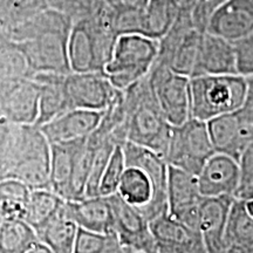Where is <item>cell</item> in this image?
<instances>
[{
	"label": "cell",
	"mask_w": 253,
	"mask_h": 253,
	"mask_svg": "<svg viewBox=\"0 0 253 253\" xmlns=\"http://www.w3.org/2000/svg\"><path fill=\"white\" fill-rule=\"evenodd\" d=\"M203 196L197 176L178 168H168V213L198 232V213Z\"/></svg>",
	"instance_id": "11"
},
{
	"label": "cell",
	"mask_w": 253,
	"mask_h": 253,
	"mask_svg": "<svg viewBox=\"0 0 253 253\" xmlns=\"http://www.w3.org/2000/svg\"><path fill=\"white\" fill-rule=\"evenodd\" d=\"M65 202L52 189H32L24 220L38 232L55 216Z\"/></svg>",
	"instance_id": "26"
},
{
	"label": "cell",
	"mask_w": 253,
	"mask_h": 253,
	"mask_svg": "<svg viewBox=\"0 0 253 253\" xmlns=\"http://www.w3.org/2000/svg\"><path fill=\"white\" fill-rule=\"evenodd\" d=\"M130 253H135V252H130Z\"/></svg>",
	"instance_id": "46"
},
{
	"label": "cell",
	"mask_w": 253,
	"mask_h": 253,
	"mask_svg": "<svg viewBox=\"0 0 253 253\" xmlns=\"http://www.w3.org/2000/svg\"><path fill=\"white\" fill-rule=\"evenodd\" d=\"M87 140L50 144V189L65 201L68 198L73 172Z\"/></svg>",
	"instance_id": "21"
},
{
	"label": "cell",
	"mask_w": 253,
	"mask_h": 253,
	"mask_svg": "<svg viewBox=\"0 0 253 253\" xmlns=\"http://www.w3.org/2000/svg\"><path fill=\"white\" fill-rule=\"evenodd\" d=\"M69 213L80 229L93 232H114V214L109 197L96 196L66 201Z\"/></svg>",
	"instance_id": "20"
},
{
	"label": "cell",
	"mask_w": 253,
	"mask_h": 253,
	"mask_svg": "<svg viewBox=\"0 0 253 253\" xmlns=\"http://www.w3.org/2000/svg\"><path fill=\"white\" fill-rule=\"evenodd\" d=\"M233 197H204L199 207L198 233L207 253H221Z\"/></svg>",
	"instance_id": "18"
},
{
	"label": "cell",
	"mask_w": 253,
	"mask_h": 253,
	"mask_svg": "<svg viewBox=\"0 0 253 253\" xmlns=\"http://www.w3.org/2000/svg\"><path fill=\"white\" fill-rule=\"evenodd\" d=\"M1 221H2V219H1V217H0V224H1Z\"/></svg>",
	"instance_id": "45"
},
{
	"label": "cell",
	"mask_w": 253,
	"mask_h": 253,
	"mask_svg": "<svg viewBox=\"0 0 253 253\" xmlns=\"http://www.w3.org/2000/svg\"><path fill=\"white\" fill-rule=\"evenodd\" d=\"M66 74L38 73L33 77L40 88L39 113L36 126H41L53 119L72 110L65 88Z\"/></svg>",
	"instance_id": "19"
},
{
	"label": "cell",
	"mask_w": 253,
	"mask_h": 253,
	"mask_svg": "<svg viewBox=\"0 0 253 253\" xmlns=\"http://www.w3.org/2000/svg\"><path fill=\"white\" fill-rule=\"evenodd\" d=\"M246 253H253V250H251V251H249V252H246Z\"/></svg>",
	"instance_id": "43"
},
{
	"label": "cell",
	"mask_w": 253,
	"mask_h": 253,
	"mask_svg": "<svg viewBox=\"0 0 253 253\" xmlns=\"http://www.w3.org/2000/svg\"><path fill=\"white\" fill-rule=\"evenodd\" d=\"M73 23L52 8L9 25L4 36L21 50L33 77L38 73H71L68 37Z\"/></svg>",
	"instance_id": "1"
},
{
	"label": "cell",
	"mask_w": 253,
	"mask_h": 253,
	"mask_svg": "<svg viewBox=\"0 0 253 253\" xmlns=\"http://www.w3.org/2000/svg\"><path fill=\"white\" fill-rule=\"evenodd\" d=\"M109 8L126 9V8H143L147 6L149 0H104Z\"/></svg>",
	"instance_id": "39"
},
{
	"label": "cell",
	"mask_w": 253,
	"mask_h": 253,
	"mask_svg": "<svg viewBox=\"0 0 253 253\" xmlns=\"http://www.w3.org/2000/svg\"><path fill=\"white\" fill-rule=\"evenodd\" d=\"M214 153L207 122L191 118L181 126H172L166 162L197 176Z\"/></svg>",
	"instance_id": "8"
},
{
	"label": "cell",
	"mask_w": 253,
	"mask_h": 253,
	"mask_svg": "<svg viewBox=\"0 0 253 253\" xmlns=\"http://www.w3.org/2000/svg\"><path fill=\"white\" fill-rule=\"evenodd\" d=\"M233 43L236 49L237 74L244 78L253 77V33Z\"/></svg>",
	"instance_id": "37"
},
{
	"label": "cell",
	"mask_w": 253,
	"mask_h": 253,
	"mask_svg": "<svg viewBox=\"0 0 253 253\" xmlns=\"http://www.w3.org/2000/svg\"><path fill=\"white\" fill-rule=\"evenodd\" d=\"M123 91L126 142L155 151L166 161L172 126L158 106L148 75Z\"/></svg>",
	"instance_id": "3"
},
{
	"label": "cell",
	"mask_w": 253,
	"mask_h": 253,
	"mask_svg": "<svg viewBox=\"0 0 253 253\" xmlns=\"http://www.w3.org/2000/svg\"><path fill=\"white\" fill-rule=\"evenodd\" d=\"M207 32L231 42L253 33V0H225L209 21Z\"/></svg>",
	"instance_id": "16"
},
{
	"label": "cell",
	"mask_w": 253,
	"mask_h": 253,
	"mask_svg": "<svg viewBox=\"0 0 253 253\" xmlns=\"http://www.w3.org/2000/svg\"><path fill=\"white\" fill-rule=\"evenodd\" d=\"M20 126L0 118V179H4L7 175Z\"/></svg>",
	"instance_id": "35"
},
{
	"label": "cell",
	"mask_w": 253,
	"mask_h": 253,
	"mask_svg": "<svg viewBox=\"0 0 253 253\" xmlns=\"http://www.w3.org/2000/svg\"><path fill=\"white\" fill-rule=\"evenodd\" d=\"M48 7L67 17L72 23L96 14L106 5L104 0H47Z\"/></svg>",
	"instance_id": "31"
},
{
	"label": "cell",
	"mask_w": 253,
	"mask_h": 253,
	"mask_svg": "<svg viewBox=\"0 0 253 253\" xmlns=\"http://www.w3.org/2000/svg\"><path fill=\"white\" fill-rule=\"evenodd\" d=\"M38 243L36 230L24 219H5L0 224V253H27Z\"/></svg>",
	"instance_id": "27"
},
{
	"label": "cell",
	"mask_w": 253,
	"mask_h": 253,
	"mask_svg": "<svg viewBox=\"0 0 253 253\" xmlns=\"http://www.w3.org/2000/svg\"><path fill=\"white\" fill-rule=\"evenodd\" d=\"M240 184L236 198L246 199L253 196V143L243 151L239 161Z\"/></svg>",
	"instance_id": "36"
},
{
	"label": "cell",
	"mask_w": 253,
	"mask_h": 253,
	"mask_svg": "<svg viewBox=\"0 0 253 253\" xmlns=\"http://www.w3.org/2000/svg\"><path fill=\"white\" fill-rule=\"evenodd\" d=\"M27 253H52V251L46 245H43L42 243H38Z\"/></svg>",
	"instance_id": "40"
},
{
	"label": "cell",
	"mask_w": 253,
	"mask_h": 253,
	"mask_svg": "<svg viewBox=\"0 0 253 253\" xmlns=\"http://www.w3.org/2000/svg\"><path fill=\"white\" fill-rule=\"evenodd\" d=\"M246 80H248V86H249L250 94L253 95V77L246 78Z\"/></svg>",
	"instance_id": "42"
},
{
	"label": "cell",
	"mask_w": 253,
	"mask_h": 253,
	"mask_svg": "<svg viewBox=\"0 0 253 253\" xmlns=\"http://www.w3.org/2000/svg\"><path fill=\"white\" fill-rule=\"evenodd\" d=\"M126 161L121 145H118L113 151L106 170H104L100 184V196L109 197L118 194L123 172L126 170Z\"/></svg>",
	"instance_id": "34"
},
{
	"label": "cell",
	"mask_w": 253,
	"mask_h": 253,
	"mask_svg": "<svg viewBox=\"0 0 253 253\" xmlns=\"http://www.w3.org/2000/svg\"><path fill=\"white\" fill-rule=\"evenodd\" d=\"M242 201H243V205H244V209H245L246 212H248L251 217H253V197L242 199Z\"/></svg>",
	"instance_id": "41"
},
{
	"label": "cell",
	"mask_w": 253,
	"mask_h": 253,
	"mask_svg": "<svg viewBox=\"0 0 253 253\" xmlns=\"http://www.w3.org/2000/svg\"><path fill=\"white\" fill-rule=\"evenodd\" d=\"M149 226L155 239L154 253H207L201 235L168 211L153 218Z\"/></svg>",
	"instance_id": "14"
},
{
	"label": "cell",
	"mask_w": 253,
	"mask_h": 253,
	"mask_svg": "<svg viewBox=\"0 0 253 253\" xmlns=\"http://www.w3.org/2000/svg\"><path fill=\"white\" fill-rule=\"evenodd\" d=\"M207 126L214 151L239 161L244 147L240 141L236 112L210 120Z\"/></svg>",
	"instance_id": "25"
},
{
	"label": "cell",
	"mask_w": 253,
	"mask_h": 253,
	"mask_svg": "<svg viewBox=\"0 0 253 253\" xmlns=\"http://www.w3.org/2000/svg\"><path fill=\"white\" fill-rule=\"evenodd\" d=\"M199 191L203 197L236 198L240 184L238 161L214 153L197 175Z\"/></svg>",
	"instance_id": "15"
},
{
	"label": "cell",
	"mask_w": 253,
	"mask_h": 253,
	"mask_svg": "<svg viewBox=\"0 0 253 253\" xmlns=\"http://www.w3.org/2000/svg\"><path fill=\"white\" fill-rule=\"evenodd\" d=\"M31 190L17 179H0V217L2 220L24 219Z\"/></svg>",
	"instance_id": "29"
},
{
	"label": "cell",
	"mask_w": 253,
	"mask_h": 253,
	"mask_svg": "<svg viewBox=\"0 0 253 253\" xmlns=\"http://www.w3.org/2000/svg\"><path fill=\"white\" fill-rule=\"evenodd\" d=\"M65 88L72 109L104 112L120 93L104 73H68Z\"/></svg>",
	"instance_id": "12"
},
{
	"label": "cell",
	"mask_w": 253,
	"mask_h": 253,
	"mask_svg": "<svg viewBox=\"0 0 253 253\" xmlns=\"http://www.w3.org/2000/svg\"><path fill=\"white\" fill-rule=\"evenodd\" d=\"M253 250V217L246 212L243 201L233 199L227 218L221 253H246Z\"/></svg>",
	"instance_id": "24"
},
{
	"label": "cell",
	"mask_w": 253,
	"mask_h": 253,
	"mask_svg": "<svg viewBox=\"0 0 253 253\" xmlns=\"http://www.w3.org/2000/svg\"><path fill=\"white\" fill-rule=\"evenodd\" d=\"M109 201L114 214L113 231L122 245L135 253H154L155 239L149 220L118 194L109 196Z\"/></svg>",
	"instance_id": "13"
},
{
	"label": "cell",
	"mask_w": 253,
	"mask_h": 253,
	"mask_svg": "<svg viewBox=\"0 0 253 253\" xmlns=\"http://www.w3.org/2000/svg\"><path fill=\"white\" fill-rule=\"evenodd\" d=\"M223 1H225V0H223Z\"/></svg>",
	"instance_id": "47"
},
{
	"label": "cell",
	"mask_w": 253,
	"mask_h": 253,
	"mask_svg": "<svg viewBox=\"0 0 253 253\" xmlns=\"http://www.w3.org/2000/svg\"><path fill=\"white\" fill-rule=\"evenodd\" d=\"M1 4H2V1H1V0H0V7H1Z\"/></svg>",
	"instance_id": "44"
},
{
	"label": "cell",
	"mask_w": 253,
	"mask_h": 253,
	"mask_svg": "<svg viewBox=\"0 0 253 253\" xmlns=\"http://www.w3.org/2000/svg\"><path fill=\"white\" fill-rule=\"evenodd\" d=\"M236 114L240 141L245 150L250 144L253 143V95L249 94L244 106L237 110Z\"/></svg>",
	"instance_id": "38"
},
{
	"label": "cell",
	"mask_w": 253,
	"mask_h": 253,
	"mask_svg": "<svg viewBox=\"0 0 253 253\" xmlns=\"http://www.w3.org/2000/svg\"><path fill=\"white\" fill-rule=\"evenodd\" d=\"M160 53V40L141 34L120 36L104 74L116 89L126 90L149 74Z\"/></svg>",
	"instance_id": "7"
},
{
	"label": "cell",
	"mask_w": 253,
	"mask_h": 253,
	"mask_svg": "<svg viewBox=\"0 0 253 253\" xmlns=\"http://www.w3.org/2000/svg\"><path fill=\"white\" fill-rule=\"evenodd\" d=\"M237 74L235 43L205 32L202 40L199 75Z\"/></svg>",
	"instance_id": "22"
},
{
	"label": "cell",
	"mask_w": 253,
	"mask_h": 253,
	"mask_svg": "<svg viewBox=\"0 0 253 253\" xmlns=\"http://www.w3.org/2000/svg\"><path fill=\"white\" fill-rule=\"evenodd\" d=\"M103 112L72 109L39 126L49 144L87 140L95 131Z\"/></svg>",
	"instance_id": "17"
},
{
	"label": "cell",
	"mask_w": 253,
	"mask_h": 253,
	"mask_svg": "<svg viewBox=\"0 0 253 253\" xmlns=\"http://www.w3.org/2000/svg\"><path fill=\"white\" fill-rule=\"evenodd\" d=\"M148 78L158 106L170 125L178 126L191 119V95L188 77L156 61Z\"/></svg>",
	"instance_id": "9"
},
{
	"label": "cell",
	"mask_w": 253,
	"mask_h": 253,
	"mask_svg": "<svg viewBox=\"0 0 253 253\" xmlns=\"http://www.w3.org/2000/svg\"><path fill=\"white\" fill-rule=\"evenodd\" d=\"M178 13L170 0H149L143 8L144 37L162 39L175 24Z\"/></svg>",
	"instance_id": "28"
},
{
	"label": "cell",
	"mask_w": 253,
	"mask_h": 253,
	"mask_svg": "<svg viewBox=\"0 0 253 253\" xmlns=\"http://www.w3.org/2000/svg\"><path fill=\"white\" fill-rule=\"evenodd\" d=\"M115 232L100 233L79 227L74 253H130Z\"/></svg>",
	"instance_id": "30"
},
{
	"label": "cell",
	"mask_w": 253,
	"mask_h": 253,
	"mask_svg": "<svg viewBox=\"0 0 253 253\" xmlns=\"http://www.w3.org/2000/svg\"><path fill=\"white\" fill-rule=\"evenodd\" d=\"M252 197H253V196H252ZM250 198H251V197H250Z\"/></svg>",
	"instance_id": "48"
},
{
	"label": "cell",
	"mask_w": 253,
	"mask_h": 253,
	"mask_svg": "<svg viewBox=\"0 0 253 253\" xmlns=\"http://www.w3.org/2000/svg\"><path fill=\"white\" fill-rule=\"evenodd\" d=\"M118 38L112 23V9L107 5L96 14L73 23L67 45L71 71L104 73Z\"/></svg>",
	"instance_id": "4"
},
{
	"label": "cell",
	"mask_w": 253,
	"mask_h": 253,
	"mask_svg": "<svg viewBox=\"0 0 253 253\" xmlns=\"http://www.w3.org/2000/svg\"><path fill=\"white\" fill-rule=\"evenodd\" d=\"M40 88L33 78L0 80V118L15 125H36Z\"/></svg>",
	"instance_id": "10"
},
{
	"label": "cell",
	"mask_w": 253,
	"mask_h": 253,
	"mask_svg": "<svg viewBox=\"0 0 253 253\" xmlns=\"http://www.w3.org/2000/svg\"><path fill=\"white\" fill-rule=\"evenodd\" d=\"M30 189H50V144L36 125L20 126L7 175Z\"/></svg>",
	"instance_id": "6"
},
{
	"label": "cell",
	"mask_w": 253,
	"mask_h": 253,
	"mask_svg": "<svg viewBox=\"0 0 253 253\" xmlns=\"http://www.w3.org/2000/svg\"><path fill=\"white\" fill-rule=\"evenodd\" d=\"M46 8H48L47 0H2L1 12L5 28L40 13Z\"/></svg>",
	"instance_id": "32"
},
{
	"label": "cell",
	"mask_w": 253,
	"mask_h": 253,
	"mask_svg": "<svg viewBox=\"0 0 253 253\" xmlns=\"http://www.w3.org/2000/svg\"><path fill=\"white\" fill-rule=\"evenodd\" d=\"M116 147L118 145L114 144L110 141H106L102 144L94 147V160L93 164H91L89 178H88L86 188V196L84 197H96V196H100L101 179H102L103 172L106 170L107 164L109 162L110 156H112L113 151L115 150Z\"/></svg>",
	"instance_id": "33"
},
{
	"label": "cell",
	"mask_w": 253,
	"mask_h": 253,
	"mask_svg": "<svg viewBox=\"0 0 253 253\" xmlns=\"http://www.w3.org/2000/svg\"><path fill=\"white\" fill-rule=\"evenodd\" d=\"M121 148L126 167L118 195L150 221L168 211L169 166L162 156L145 147L125 142Z\"/></svg>",
	"instance_id": "2"
},
{
	"label": "cell",
	"mask_w": 253,
	"mask_h": 253,
	"mask_svg": "<svg viewBox=\"0 0 253 253\" xmlns=\"http://www.w3.org/2000/svg\"><path fill=\"white\" fill-rule=\"evenodd\" d=\"M79 226L73 219L67 208L62 205L55 216L37 232L40 243L46 245L52 253H74Z\"/></svg>",
	"instance_id": "23"
},
{
	"label": "cell",
	"mask_w": 253,
	"mask_h": 253,
	"mask_svg": "<svg viewBox=\"0 0 253 253\" xmlns=\"http://www.w3.org/2000/svg\"><path fill=\"white\" fill-rule=\"evenodd\" d=\"M246 78L239 74L199 75L190 79L191 118L208 122L235 113L249 97Z\"/></svg>",
	"instance_id": "5"
}]
</instances>
